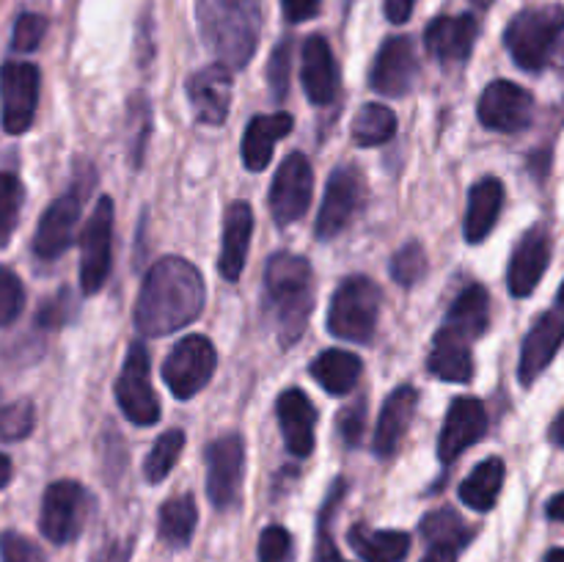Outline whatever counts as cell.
Returning a JSON list of instances; mask_svg holds the SVG:
<instances>
[{
    "mask_svg": "<svg viewBox=\"0 0 564 562\" xmlns=\"http://www.w3.org/2000/svg\"><path fill=\"white\" fill-rule=\"evenodd\" d=\"M204 279L187 259L165 257L143 275L135 303V328L143 336H169L202 314Z\"/></svg>",
    "mask_w": 564,
    "mask_h": 562,
    "instance_id": "cell-1",
    "label": "cell"
},
{
    "mask_svg": "<svg viewBox=\"0 0 564 562\" xmlns=\"http://www.w3.org/2000/svg\"><path fill=\"white\" fill-rule=\"evenodd\" d=\"M198 31L218 64L242 69L257 53L262 6L259 0H198Z\"/></svg>",
    "mask_w": 564,
    "mask_h": 562,
    "instance_id": "cell-2",
    "label": "cell"
},
{
    "mask_svg": "<svg viewBox=\"0 0 564 562\" xmlns=\"http://www.w3.org/2000/svg\"><path fill=\"white\" fill-rule=\"evenodd\" d=\"M268 281V298L273 303L275 323L284 345L301 339L303 328L308 323L314 303V270L306 257L301 253L281 251L273 253L264 270Z\"/></svg>",
    "mask_w": 564,
    "mask_h": 562,
    "instance_id": "cell-3",
    "label": "cell"
},
{
    "mask_svg": "<svg viewBox=\"0 0 564 562\" xmlns=\"http://www.w3.org/2000/svg\"><path fill=\"white\" fill-rule=\"evenodd\" d=\"M564 33V6H538L512 17L505 31V44L521 69L538 72L549 64L556 42Z\"/></svg>",
    "mask_w": 564,
    "mask_h": 562,
    "instance_id": "cell-4",
    "label": "cell"
},
{
    "mask_svg": "<svg viewBox=\"0 0 564 562\" xmlns=\"http://www.w3.org/2000/svg\"><path fill=\"white\" fill-rule=\"evenodd\" d=\"M380 303H383V292L372 279H367V275L345 279L339 290L334 292V301H330V334L345 342H358V345L369 342L378 328Z\"/></svg>",
    "mask_w": 564,
    "mask_h": 562,
    "instance_id": "cell-5",
    "label": "cell"
},
{
    "mask_svg": "<svg viewBox=\"0 0 564 562\" xmlns=\"http://www.w3.org/2000/svg\"><path fill=\"white\" fill-rule=\"evenodd\" d=\"M88 510H91L88 490L75 479H58L44 490L39 527H42L44 538L53 543H72L86 527Z\"/></svg>",
    "mask_w": 564,
    "mask_h": 562,
    "instance_id": "cell-6",
    "label": "cell"
},
{
    "mask_svg": "<svg viewBox=\"0 0 564 562\" xmlns=\"http://www.w3.org/2000/svg\"><path fill=\"white\" fill-rule=\"evenodd\" d=\"M113 264V202L102 196L88 215L80 237V290L97 295Z\"/></svg>",
    "mask_w": 564,
    "mask_h": 562,
    "instance_id": "cell-7",
    "label": "cell"
},
{
    "mask_svg": "<svg viewBox=\"0 0 564 562\" xmlns=\"http://www.w3.org/2000/svg\"><path fill=\"white\" fill-rule=\"evenodd\" d=\"M116 402L121 413L138 428H149L160 419V400L154 386L149 383V353L141 342L130 345L121 367L119 380H116Z\"/></svg>",
    "mask_w": 564,
    "mask_h": 562,
    "instance_id": "cell-8",
    "label": "cell"
},
{
    "mask_svg": "<svg viewBox=\"0 0 564 562\" xmlns=\"http://www.w3.org/2000/svg\"><path fill=\"white\" fill-rule=\"evenodd\" d=\"M215 364H218V356H215L213 342L207 336H187L165 358L163 380L174 391V397L191 400L209 383Z\"/></svg>",
    "mask_w": 564,
    "mask_h": 562,
    "instance_id": "cell-9",
    "label": "cell"
},
{
    "mask_svg": "<svg viewBox=\"0 0 564 562\" xmlns=\"http://www.w3.org/2000/svg\"><path fill=\"white\" fill-rule=\"evenodd\" d=\"M246 477V441L229 433L207 446V496L218 510H231L240 501Z\"/></svg>",
    "mask_w": 564,
    "mask_h": 562,
    "instance_id": "cell-10",
    "label": "cell"
},
{
    "mask_svg": "<svg viewBox=\"0 0 564 562\" xmlns=\"http://www.w3.org/2000/svg\"><path fill=\"white\" fill-rule=\"evenodd\" d=\"M39 69L28 61H9L0 69V102H3V130L22 136L33 125L39 105Z\"/></svg>",
    "mask_w": 564,
    "mask_h": 562,
    "instance_id": "cell-11",
    "label": "cell"
},
{
    "mask_svg": "<svg viewBox=\"0 0 564 562\" xmlns=\"http://www.w3.org/2000/svg\"><path fill=\"white\" fill-rule=\"evenodd\" d=\"M314 191V171L306 154L295 152L279 165L275 180L270 185V209L279 226H292L306 215L312 204Z\"/></svg>",
    "mask_w": 564,
    "mask_h": 562,
    "instance_id": "cell-12",
    "label": "cell"
},
{
    "mask_svg": "<svg viewBox=\"0 0 564 562\" xmlns=\"http://www.w3.org/2000/svg\"><path fill=\"white\" fill-rule=\"evenodd\" d=\"M364 176L356 165H339V169L330 174L328 187H325L323 207L317 215V237L319 240H330V237L339 235L364 204Z\"/></svg>",
    "mask_w": 564,
    "mask_h": 562,
    "instance_id": "cell-13",
    "label": "cell"
},
{
    "mask_svg": "<svg viewBox=\"0 0 564 562\" xmlns=\"http://www.w3.org/2000/svg\"><path fill=\"white\" fill-rule=\"evenodd\" d=\"M479 121L494 132H521L534 119V97L512 80H494L479 97Z\"/></svg>",
    "mask_w": 564,
    "mask_h": 562,
    "instance_id": "cell-14",
    "label": "cell"
},
{
    "mask_svg": "<svg viewBox=\"0 0 564 562\" xmlns=\"http://www.w3.org/2000/svg\"><path fill=\"white\" fill-rule=\"evenodd\" d=\"M416 53L408 36H391L380 44L378 58H375L369 83L383 97H405L416 80Z\"/></svg>",
    "mask_w": 564,
    "mask_h": 562,
    "instance_id": "cell-15",
    "label": "cell"
},
{
    "mask_svg": "<svg viewBox=\"0 0 564 562\" xmlns=\"http://www.w3.org/2000/svg\"><path fill=\"white\" fill-rule=\"evenodd\" d=\"M488 433V413L485 406L474 397H460L449 406V413L444 419V428L438 435V457L449 466L455 457L471 450L482 435Z\"/></svg>",
    "mask_w": 564,
    "mask_h": 562,
    "instance_id": "cell-16",
    "label": "cell"
},
{
    "mask_svg": "<svg viewBox=\"0 0 564 562\" xmlns=\"http://www.w3.org/2000/svg\"><path fill=\"white\" fill-rule=\"evenodd\" d=\"M187 99L193 116L202 125H224L231 105V69L224 64H209L187 77Z\"/></svg>",
    "mask_w": 564,
    "mask_h": 562,
    "instance_id": "cell-17",
    "label": "cell"
},
{
    "mask_svg": "<svg viewBox=\"0 0 564 562\" xmlns=\"http://www.w3.org/2000/svg\"><path fill=\"white\" fill-rule=\"evenodd\" d=\"M551 262V240L543 226H534L521 237L518 248L512 251L510 270H507V284L516 298H527L538 290L545 270Z\"/></svg>",
    "mask_w": 564,
    "mask_h": 562,
    "instance_id": "cell-18",
    "label": "cell"
},
{
    "mask_svg": "<svg viewBox=\"0 0 564 562\" xmlns=\"http://www.w3.org/2000/svg\"><path fill=\"white\" fill-rule=\"evenodd\" d=\"M303 91L314 105H330L339 97V64L334 58L328 39L314 33L303 44V66H301Z\"/></svg>",
    "mask_w": 564,
    "mask_h": 562,
    "instance_id": "cell-19",
    "label": "cell"
},
{
    "mask_svg": "<svg viewBox=\"0 0 564 562\" xmlns=\"http://www.w3.org/2000/svg\"><path fill=\"white\" fill-rule=\"evenodd\" d=\"M77 218H80V196L66 193V196L55 198L47 209H44L42 220L36 226V237H33V251L39 259H58L66 248L75 240Z\"/></svg>",
    "mask_w": 564,
    "mask_h": 562,
    "instance_id": "cell-20",
    "label": "cell"
},
{
    "mask_svg": "<svg viewBox=\"0 0 564 562\" xmlns=\"http://www.w3.org/2000/svg\"><path fill=\"white\" fill-rule=\"evenodd\" d=\"M279 428L284 433L286 450L295 457H308L314 450V428H317V408L308 400L306 391L286 389L275 402Z\"/></svg>",
    "mask_w": 564,
    "mask_h": 562,
    "instance_id": "cell-21",
    "label": "cell"
},
{
    "mask_svg": "<svg viewBox=\"0 0 564 562\" xmlns=\"http://www.w3.org/2000/svg\"><path fill=\"white\" fill-rule=\"evenodd\" d=\"M564 342V317L556 312L543 314V317L534 323V328L529 331V336L523 339L521 350V364H518V380L523 386H532L540 375L549 369V364L554 361V356L560 353Z\"/></svg>",
    "mask_w": 564,
    "mask_h": 562,
    "instance_id": "cell-22",
    "label": "cell"
},
{
    "mask_svg": "<svg viewBox=\"0 0 564 562\" xmlns=\"http://www.w3.org/2000/svg\"><path fill=\"white\" fill-rule=\"evenodd\" d=\"M477 33L479 25L471 14L435 17L424 31V44H427V53L441 64H460L471 55Z\"/></svg>",
    "mask_w": 564,
    "mask_h": 562,
    "instance_id": "cell-23",
    "label": "cell"
},
{
    "mask_svg": "<svg viewBox=\"0 0 564 562\" xmlns=\"http://www.w3.org/2000/svg\"><path fill=\"white\" fill-rule=\"evenodd\" d=\"M416 406L419 391L413 386H400V389L391 391L378 417V428H375V452H378V457L389 461V457L400 452L408 428L413 422V413H416Z\"/></svg>",
    "mask_w": 564,
    "mask_h": 562,
    "instance_id": "cell-24",
    "label": "cell"
},
{
    "mask_svg": "<svg viewBox=\"0 0 564 562\" xmlns=\"http://www.w3.org/2000/svg\"><path fill=\"white\" fill-rule=\"evenodd\" d=\"M253 235V209L248 202H231L224 215V246H220V273L237 281L246 270L248 248Z\"/></svg>",
    "mask_w": 564,
    "mask_h": 562,
    "instance_id": "cell-25",
    "label": "cell"
},
{
    "mask_svg": "<svg viewBox=\"0 0 564 562\" xmlns=\"http://www.w3.org/2000/svg\"><path fill=\"white\" fill-rule=\"evenodd\" d=\"M488 323H490L488 290L479 284H471L455 298L452 309L446 312L444 328L441 331H446V334L457 336V339H463L471 345L474 339H479V336L488 331Z\"/></svg>",
    "mask_w": 564,
    "mask_h": 562,
    "instance_id": "cell-26",
    "label": "cell"
},
{
    "mask_svg": "<svg viewBox=\"0 0 564 562\" xmlns=\"http://www.w3.org/2000/svg\"><path fill=\"white\" fill-rule=\"evenodd\" d=\"M292 132V116L279 110V114L253 116L248 125L246 138H242V163L248 171H264L270 158H273V147L284 136Z\"/></svg>",
    "mask_w": 564,
    "mask_h": 562,
    "instance_id": "cell-27",
    "label": "cell"
},
{
    "mask_svg": "<svg viewBox=\"0 0 564 562\" xmlns=\"http://www.w3.org/2000/svg\"><path fill=\"white\" fill-rule=\"evenodd\" d=\"M501 204H505V185L496 176L479 180L471 187L468 196V215H466V240L482 242L485 237L494 231L496 220L501 215Z\"/></svg>",
    "mask_w": 564,
    "mask_h": 562,
    "instance_id": "cell-28",
    "label": "cell"
},
{
    "mask_svg": "<svg viewBox=\"0 0 564 562\" xmlns=\"http://www.w3.org/2000/svg\"><path fill=\"white\" fill-rule=\"evenodd\" d=\"M427 367L435 378L446 380V383H468L474 378L471 345L446 334V331H438L433 350H430Z\"/></svg>",
    "mask_w": 564,
    "mask_h": 562,
    "instance_id": "cell-29",
    "label": "cell"
},
{
    "mask_svg": "<svg viewBox=\"0 0 564 562\" xmlns=\"http://www.w3.org/2000/svg\"><path fill=\"white\" fill-rule=\"evenodd\" d=\"M350 545L364 562H405L411 551V534L400 529H369L356 523L350 529Z\"/></svg>",
    "mask_w": 564,
    "mask_h": 562,
    "instance_id": "cell-30",
    "label": "cell"
},
{
    "mask_svg": "<svg viewBox=\"0 0 564 562\" xmlns=\"http://www.w3.org/2000/svg\"><path fill=\"white\" fill-rule=\"evenodd\" d=\"M312 375L328 395H350L361 380V358L350 350H325L312 361Z\"/></svg>",
    "mask_w": 564,
    "mask_h": 562,
    "instance_id": "cell-31",
    "label": "cell"
},
{
    "mask_svg": "<svg viewBox=\"0 0 564 562\" xmlns=\"http://www.w3.org/2000/svg\"><path fill=\"white\" fill-rule=\"evenodd\" d=\"M501 485H505V463L499 457H488V461L479 463L460 485V501L466 507L477 512L494 510L496 501H499Z\"/></svg>",
    "mask_w": 564,
    "mask_h": 562,
    "instance_id": "cell-32",
    "label": "cell"
},
{
    "mask_svg": "<svg viewBox=\"0 0 564 562\" xmlns=\"http://www.w3.org/2000/svg\"><path fill=\"white\" fill-rule=\"evenodd\" d=\"M198 510L191 494L171 496L163 507H160V540L171 549H185L191 543L193 532H196Z\"/></svg>",
    "mask_w": 564,
    "mask_h": 562,
    "instance_id": "cell-33",
    "label": "cell"
},
{
    "mask_svg": "<svg viewBox=\"0 0 564 562\" xmlns=\"http://www.w3.org/2000/svg\"><path fill=\"white\" fill-rule=\"evenodd\" d=\"M397 132V116L394 110L386 108L380 102H369L358 110L356 121H352V141L358 147H380V143L391 141Z\"/></svg>",
    "mask_w": 564,
    "mask_h": 562,
    "instance_id": "cell-34",
    "label": "cell"
},
{
    "mask_svg": "<svg viewBox=\"0 0 564 562\" xmlns=\"http://www.w3.org/2000/svg\"><path fill=\"white\" fill-rule=\"evenodd\" d=\"M422 534L430 545H452L460 551L474 538V529L466 527V521L455 510L444 507V510H433L424 516Z\"/></svg>",
    "mask_w": 564,
    "mask_h": 562,
    "instance_id": "cell-35",
    "label": "cell"
},
{
    "mask_svg": "<svg viewBox=\"0 0 564 562\" xmlns=\"http://www.w3.org/2000/svg\"><path fill=\"white\" fill-rule=\"evenodd\" d=\"M182 450H185V433L182 430H169V433L160 435L152 450H149L147 463H143L147 483H163L171 468L176 466V461H180Z\"/></svg>",
    "mask_w": 564,
    "mask_h": 562,
    "instance_id": "cell-36",
    "label": "cell"
},
{
    "mask_svg": "<svg viewBox=\"0 0 564 562\" xmlns=\"http://www.w3.org/2000/svg\"><path fill=\"white\" fill-rule=\"evenodd\" d=\"M341 494H345V483L339 479V483L334 485V490L328 494V499H325L323 512H319L314 562H347L334 543V516H336V507H339V501H341Z\"/></svg>",
    "mask_w": 564,
    "mask_h": 562,
    "instance_id": "cell-37",
    "label": "cell"
},
{
    "mask_svg": "<svg viewBox=\"0 0 564 562\" xmlns=\"http://www.w3.org/2000/svg\"><path fill=\"white\" fill-rule=\"evenodd\" d=\"M22 182L9 171H0V248L9 246L11 235L17 229L22 209Z\"/></svg>",
    "mask_w": 564,
    "mask_h": 562,
    "instance_id": "cell-38",
    "label": "cell"
},
{
    "mask_svg": "<svg viewBox=\"0 0 564 562\" xmlns=\"http://www.w3.org/2000/svg\"><path fill=\"white\" fill-rule=\"evenodd\" d=\"M427 275V251L422 242H408L391 259V279L400 287H413Z\"/></svg>",
    "mask_w": 564,
    "mask_h": 562,
    "instance_id": "cell-39",
    "label": "cell"
},
{
    "mask_svg": "<svg viewBox=\"0 0 564 562\" xmlns=\"http://www.w3.org/2000/svg\"><path fill=\"white\" fill-rule=\"evenodd\" d=\"M33 422V406L28 400L9 402V406H0V441H22L31 435Z\"/></svg>",
    "mask_w": 564,
    "mask_h": 562,
    "instance_id": "cell-40",
    "label": "cell"
},
{
    "mask_svg": "<svg viewBox=\"0 0 564 562\" xmlns=\"http://www.w3.org/2000/svg\"><path fill=\"white\" fill-rule=\"evenodd\" d=\"M25 306V287L20 275L9 268H0V328L14 323Z\"/></svg>",
    "mask_w": 564,
    "mask_h": 562,
    "instance_id": "cell-41",
    "label": "cell"
},
{
    "mask_svg": "<svg viewBox=\"0 0 564 562\" xmlns=\"http://www.w3.org/2000/svg\"><path fill=\"white\" fill-rule=\"evenodd\" d=\"M259 562H292L295 556V545H292V534L284 527L273 523L259 534Z\"/></svg>",
    "mask_w": 564,
    "mask_h": 562,
    "instance_id": "cell-42",
    "label": "cell"
},
{
    "mask_svg": "<svg viewBox=\"0 0 564 562\" xmlns=\"http://www.w3.org/2000/svg\"><path fill=\"white\" fill-rule=\"evenodd\" d=\"M44 33H47V20L42 14H22L14 22V36H11V47L17 53H33L42 44Z\"/></svg>",
    "mask_w": 564,
    "mask_h": 562,
    "instance_id": "cell-43",
    "label": "cell"
},
{
    "mask_svg": "<svg viewBox=\"0 0 564 562\" xmlns=\"http://www.w3.org/2000/svg\"><path fill=\"white\" fill-rule=\"evenodd\" d=\"M0 562H44L42 549L20 532L0 534Z\"/></svg>",
    "mask_w": 564,
    "mask_h": 562,
    "instance_id": "cell-44",
    "label": "cell"
},
{
    "mask_svg": "<svg viewBox=\"0 0 564 562\" xmlns=\"http://www.w3.org/2000/svg\"><path fill=\"white\" fill-rule=\"evenodd\" d=\"M290 58H292V44L290 39L281 42L279 47L273 50L268 64V80H270V91H273L275 99L286 97V88H290Z\"/></svg>",
    "mask_w": 564,
    "mask_h": 562,
    "instance_id": "cell-45",
    "label": "cell"
},
{
    "mask_svg": "<svg viewBox=\"0 0 564 562\" xmlns=\"http://www.w3.org/2000/svg\"><path fill=\"white\" fill-rule=\"evenodd\" d=\"M339 430L341 439H345L347 446L361 444L364 435V400H358L352 408H345L339 417Z\"/></svg>",
    "mask_w": 564,
    "mask_h": 562,
    "instance_id": "cell-46",
    "label": "cell"
},
{
    "mask_svg": "<svg viewBox=\"0 0 564 562\" xmlns=\"http://www.w3.org/2000/svg\"><path fill=\"white\" fill-rule=\"evenodd\" d=\"M69 292H61L58 298H55V301H50L47 306L42 309V312H39V323L42 325H47V328H58V325H64L66 323V309H69Z\"/></svg>",
    "mask_w": 564,
    "mask_h": 562,
    "instance_id": "cell-47",
    "label": "cell"
},
{
    "mask_svg": "<svg viewBox=\"0 0 564 562\" xmlns=\"http://www.w3.org/2000/svg\"><path fill=\"white\" fill-rule=\"evenodd\" d=\"M323 0H281V9L290 22H306L312 17H317Z\"/></svg>",
    "mask_w": 564,
    "mask_h": 562,
    "instance_id": "cell-48",
    "label": "cell"
},
{
    "mask_svg": "<svg viewBox=\"0 0 564 562\" xmlns=\"http://www.w3.org/2000/svg\"><path fill=\"white\" fill-rule=\"evenodd\" d=\"M413 3H416V0H386V17H389L391 22H397V25H402V22H408V17H411Z\"/></svg>",
    "mask_w": 564,
    "mask_h": 562,
    "instance_id": "cell-49",
    "label": "cell"
},
{
    "mask_svg": "<svg viewBox=\"0 0 564 562\" xmlns=\"http://www.w3.org/2000/svg\"><path fill=\"white\" fill-rule=\"evenodd\" d=\"M422 562H457V549H452V545H430Z\"/></svg>",
    "mask_w": 564,
    "mask_h": 562,
    "instance_id": "cell-50",
    "label": "cell"
},
{
    "mask_svg": "<svg viewBox=\"0 0 564 562\" xmlns=\"http://www.w3.org/2000/svg\"><path fill=\"white\" fill-rule=\"evenodd\" d=\"M549 518H554V521H562L564 523V490L562 494H556L554 499L549 501Z\"/></svg>",
    "mask_w": 564,
    "mask_h": 562,
    "instance_id": "cell-51",
    "label": "cell"
},
{
    "mask_svg": "<svg viewBox=\"0 0 564 562\" xmlns=\"http://www.w3.org/2000/svg\"><path fill=\"white\" fill-rule=\"evenodd\" d=\"M551 441L564 450V411L554 419V424H551Z\"/></svg>",
    "mask_w": 564,
    "mask_h": 562,
    "instance_id": "cell-52",
    "label": "cell"
},
{
    "mask_svg": "<svg viewBox=\"0 0 564 562\" xmlns=\"http://www.w3.org/2000/svg\"><path fill=\"white\" fill-rule=\"evenodd\" d=\"M9 479H11V461L6 455H0V490L9 485Z\"/></svg>",
    "mask_w": 564,
    "mask_h": 562,
    "instance_id": "cell-53",
    "label": "cell"
},
{
    "mask_svg": "<svg viewBox=\"0 0 564 562\" xmlns=\"http://www.w3.org/2000/svg\"><path fill=\"white\" fill-rule=\"evenodd\" d=\"M545 562H564V549H551L545 554Z\"/></svg>",
    "mask_w": 564,
    "mask_h": 562,
    "instance_id": "cell-54",
    "label": "cell"
},
{
    "mask_svg": "<svg viewBox=\"0 0 564 562\" xmlns=\"http://www.w3.org/2000/svg\"><path fill=\"white\" fill-rule=\"evenodd\" d=\"M560 306L564 309V284H562V290H560Z\"/></svg>",
    "mask_w": 564,
    "mask_h": 562,
    "instance_id": "cell-55",
    "label": "cell"
},
{
    "mask_svg": "<svg viewBox=\"0 0 564 562\" xmlns=\"http://www.w3.org/2000/svg\"><path fill=\"white\" fill-rule=\"evenodd\" d=\"M474 3H479V6H488L490 0H474Z\"/></svg>",
    "mask_w": 564,
    "mask_h": 562,
    "instance_id": "cell-56",
    "label": "cell"
}]
</instances>
